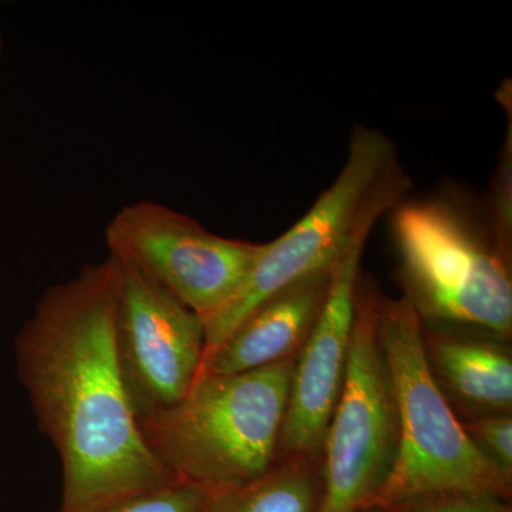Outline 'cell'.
I'll return each instance as SVG.
<instances>
[{"label":"cell","mask_w":512,"mask_h":512,"mask_svg":"<svg viewBox=\"0 0 512 512\" xmlns=\"http://www.w3.org/2000/svg\"><path fill=\"white\" fill-rule=\"evenodd\" d=\"M394 239L406 298L423 323L477 329L510 339V258L439 201L396 205Z\"/></svg>","instance_id":"5b68a950"},{"label":"cell","mask_w":512,"mask_h":512,"mask_svg":"<svg viewBox=\"0 0 512 512\" xmlns=\"http://www.w3.org/2000/svg\"><path fill=\"white\" fill-rule=\"evenodd\" d=\"M500 340L424 328L427 359L437 383L481 416L511 412L512 359Z\"/></svg>","instance_id":"8fae6325"},{"label":"cell","mask_w":512,"mask_h":512,"mask_svg":"<svg viewBox=\"0 0 512 512\" xmlns=\"http://www.w3.org/2000/svg\"><path fill=\"white\" fill-rule=\"evenodd\" d=\"M375 224L363 225L333 266L325 305L296 359L278 460L302 458L319 464L322 460L326 433L348 367L360 261Z\"/></svg>","instance_id":"9c48e42d"},{"label":"cell","mask_w":512,"mask_h":512,"mask_svg":"<svg viewBox=\"0 0 512 512\" xmlns=\"http://www.w3.org/2000/svg\"><path fill=\"white\" fill-rule=\"evenodd\" d=\"M376 329L396 400L399 447L392 473L369 507L434 494L510 500L512 481L474 446L437 383L424 323L409 299L380 295Z\"/></svg>","instance_id":"3957f363"},{"label":"cell","mask_w":512,"mask_h":512,"mask_svg":"<svg viewBox=\"0 0 512 512\" xmlns=\"http://www.w3.org/2000/svg\"><path fill=\"white\" fill-rule=\"evenodd\" d=\"M403 192L392 141L380 131L357 128L336 180L291 229L264 244L237 296L204 323L205 357L276 292L333 269L357 231L396 208Z\"/></svg>","instance_id":"277c9868"},{"label":"cell","mask_w":512,"mask_h":512,"mask_svg":"<svg viewBox=\"0 0 512 512\" xmlns=\"http://www.w3.org/2000/svg\"><path fill=\"white\" fill-rule=\"evenodd\" d=\"M104 237L110 256L160 286L202 323L237 296L264 249V244L221 237L148 200L117 211Z\"/></svg>","instance_id":"52a82bcc"},{"label":"cell","mask_w":512,"mask_h":512,"mask_svg":"<svg viewBox=\"0 0 512 512\" xmlns=\"http://www.w3.org/2000/svg\"><path fill=\"white\" fill-rule=\"evenodd\" d=\"M111 256L50 286L15 339L16 370L63 473L59 512H90L175 483L150 453L117 356Z\"/></svg>","instance_id":"6da1fadb"},{"label":"cell","mask_w":512,"mask_h":512,"mask_svg":"<svg viewBox=\"0 0 512 512\" xmlns=\"http://www.w3.org/2000/svg\"><path fill=\"white\" fill-rule=\"evenodd\" d=\"M359 512H387V511L384 510V508H380V507H367V508H363V510H360Z\"/></svg>","instance_id":"e0dca14e"},{"label":"cell","mask_w":512,"mask_h":512,"mask_svg":"<svg viewBox=\"0 0 512 512\" xmlns=\"http://www.w3.org/2000/svg\"><path fill=\"white\" fill-rule=\"evenodd\" d=\"M463 427L478 451L512 481L511 413L476 417L463 423Z\"/></svg>","instance_id":"5bb4252c"},{"label":"cell","mask_w":512,"mask_h":512,"mask_svg":"<svg viewBox=\"0 0 512 512\" xmlns=\"http://www.w3.org/2000/svg\"><path fill=\"white\" fill-rule=\"evenodd\" d=\"M2 53H3V40H2V37H0V57H2Z\"/></svg>","instance_id":"ac0fdd59"},{"label":"cell","mask_w":512,"mask_h":512,"mask_svg":"<svg viewBox=\"0 0 512 512\" xmlns=\"http://www.w3.org/2000/svg\"><path fill=\"white\" fill-rule=\"evenodd\" d=\"M380 293L360 278L348 367L323 444L320 512L369 507L392 473L399 419L377 339Z\"/></svg>","instance_id":"8992f818"},{"label":"cell","mask_w":512,"mask_h":512,"mask_svg":"<svg viewBox=\"0 0 512 512\" xmlns=\"http://www.w3.org/2000/svg\"><path fill=\"white\" fill-rule=\"evenodd\" d=\"M296 359L200 376L180 403L138 421L148 450L175 480L208 493L265 476L278 461Z\"/></svg>","instance_id":"7a4b0ae2"},{"label":"cell","mask_w":512,"mask_h":512,"mask_svg":"<svg viewBox=\"0 0 512 512\" xmlns=\"http://www.w3.org/2000/svg\"><path fill=\"white\" fill-rule=\"evenodd\" d=\"M382 508V507H380ZM387 512H512L508 500L473 494H434L384 507Z\"/></svg>","instance_id":"2e32d148"},{"label":"cell","mask_w":512,"mask_h":512,"mask_svg":"<svg viewBox=\"0 0 512 512\" xmlns=\"http://www.w3.org/2000/svg\"><path fill=\"white\" fill-rule=\"evenodd\" d=\"M114 261L119 266L117 356L140 421L180 403L200 379L205 329L183 303L136 269Z\"/></svg>","instance_id":"ba28073f"},{"label":"cell","mask_w":512,"mask_h":512,"mask_svg":"<svg viewBox=\"0 0 512 512\" xmlns=\"http://www.w3.org/2000/svg\"><path fill=\"white\" fill-rule=\"evenodd\" d=\"M208 491L183 481H175L156 488L121 498L90 512H205Z\"/></svg>","instance_id":"4fadbf2b"},{"label":"cell","mask_w":512,"mask_h":512,"mask_svg":"<svg viewBox=\"0 0 512 512\" xmlns=\"http://www.w3.org/2000/svg\"><path fill=\"white\" fill-rule=\"evenodd\" d=\"M322 493L319 463L279 458L252 483L208 493L205 512H320Z\"/></svg>","instance_id":"7c38bea8"},{"label":"cell","mask_w":512,"mask_h":512,"mask_svg":"<svg viewBox=\"0 0 512 512\" xmlns=\"http://www.w3.org/2000/svg\"><path fill=\"white\" fill-rule=\"evenodd\" d=\"M332 271L303 278L262 302L205 357L201 376L249 372L298 356L325 305Z\"/></svg>","instance_id":"30bf717a"},{"label":"cell","mask_w":512,"mask_h":512,"mask_svg":"<svg viewBox=\"0 0 512 512\" xmlns=\"http://www.w3.org/2000/svg\"><path fill=\"white\" fill-rule=\"evenodd\" d=\"M494 242L505 256L510 258L512 237V126L511 116L503 150L495 171L493 197Z\"/></svg>","instance_id":"9a60e30c"}]
</instances>
